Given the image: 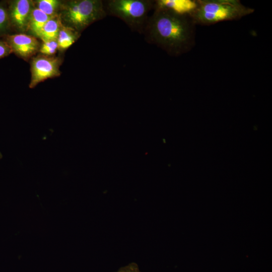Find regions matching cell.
<instances>
[{
  "label": "cell",
  "instance_id": "15",
  "mask_svg": "<svg viewBox=\"0 0 272 272\" xmlns=\"http://www.w3.org/2000/svg\"><path fill=\"white\" fill-rule=\"evenodd\" d=\"M115 272H142L135 262H130L129 264L120 267Z\"/></svg>",
  "mask_w": 272,
  "mask_h": 272
},
{
  "label": "cell",
  "instance_id": "13",
  "mask_svg": "<svg viewBox=\"0 0 272 272\" xmlns=\"http://www.w3.org/2000/svg\"><path fill=\"white\" fill-rule=\"evenodd\" d=\"M58 49L56 40L43 41L40 46L39 51L45 55H51L54 54Z\"/></svg>",
  "mask_w": 272,
  "mask_h": 272
},
{
  "label": "cell",
  "instance_id": "17",
  "mask_svg": "<svg viewBox=\"0 0 272 272\" xmlns=\"http://www.w3.org/2000/svg\"><path fill=\"white\" fill-rule=\"evenodd\" d=\"M3 158V155L0 152V160Z\"/></svg>",
  "mask_w": 272,
  "mask_h": 272
},
{
  "label": "cell",
  "instance_id": "8",
  "mask_svg": "<svg viewBox=\"0 0 272 272\" xmlns=\"http://www.w3.org/2000/svg\"><path fill=\"white\" fill-rule=\"evenodd\" d=\"M195 6L196 0H155L154 8L165 9L180 15L190 16Z\"/></svg>",
  "mask_w": 272,
  "mask_h": 272
},
{
  "label": "cell",
  "instance_id": "4",
  "mask_svg": "<svg viewBox=\"0 0 272 272\" xmlns=\"http://www.w3.org/2000/svg\"><path fill=\"white\" fill-rule=\"evenodd\" d=\"M59 11L63 25L80 33L107 16L101 0L65 1L62 2Z\"/></svg>",
  "mask_w": 272,
  "mask_h": 272
},
{
  "label": "cell",
  "instance_id": "1",
  "mask_svg": "<svg viewBox=\"0 0 272 272\" xmlns=\"http://www.w3.org/2000/svg\"><path fill=\"white\" fill-rule=\"evenodd\" d=\"M195 24L189 15L154 8L143 35L145 40L172 56L190 51L195 44Z\"/></svg>",
  "mask_w": 272,
  "mask_h": 272
},
{
  "label": "cell",
  "instance_id": "14",
  "mask_svg": "<svg viewBox=\"0 0 272 272\" xmlns=\"http://www.w3.org/2000/svg\"><path fill=\"white\" fill-rule=\"evenodd\" d=\"M10 25L8 9L0 3V33L6 31Z\"/></svg>",
  "mask_w": 272,
  "mask_h": 272
},
{
  "label": "cell",
  "instance_id": "7",
  "mask_svg": "<svg viewBox=\"0 0 272 272\" xmlns=\"http://www.w3.org/2000/svg\"><path fill=\"white\" fill-rule=\"evenodd\" d=\"M33 4V2L29 0L11 2L8 8L10 24L20 31H27Z\"/></svg>",
  "mask_w": 272,
  "mask_h": 272
},
{
  "label": "cell",
  "instance_id": "5",
  "mask_svg": "<svg viewBox=\"0 0 272 272\" xmlns=\"http://www.w3.org/2000/svg\"><path fill=\"white\" fill-rule=\"evenodd\" d=\"M61 63V60L58 57L45 55L34 57L31 64V79L29 88H34L47 79L59 76Z\"/></svg>",
  "mask_w": 272,
  "mask_h": 272
},
{
  "label": "cell",
  "instance_id": "16",
  "mask_svg": "<svg viewBox=\"0 0 272 272\" xmlns=\"http://www.w3.org/2000/svg\"><path fill=\"white\" fill-rule=\"evenodd\" d=\"M12 52V49L6 41L0 40V59Z\"/></svg>",
  "mask_w": 272,
  "mask_h": 272
},
{
  "label": "cell",
  "instance_id": "9",
  "mask_svg": "<svg viewBox=\"0 0 272 272\" xmlns=\"http://www.w3.org/2000/svg\"><path fill=\"white\" fill-rule=\"evenodd\" d=\"M62 25L59 13L51 17L42 28L38 38L42 41L56 40Z\"/></svg>",
  "mask_w": 272,
  "mask_h": 272
},
{
  "label": "cell",
  "instance_id": "2",
  "mask_svg": "<svg viewBox=\"0 0 272 272\" xmlns=\"http://www.w3.org/2000/svg\"><path fill=\"white\" fill-rule=\"evenodd\" d=\"M254 12L238 0H196L190 16L195 25L209 26L223 21L238 20Z\"/></svg>",
  "mask_w": 272,
  "mask_h": 272
},
{
  "label": "cell",
  "instance_id": "11",
  "mask_svg": "<svg viewBox=\"0 0 272 272\" xmlns=\"http://www.w3.org/2000/svg\"><path fill=\"white\" fill-rule=\"evenodd\" d=\"M80 34L74 29L62 25L56 39L58 49L64 50L69 48L78 39Z\"/></svg>",
  "mask_w": 272,
  "mask_h": 272
},
{
  "label": "cell",
  "instance_id": "6",
  "mask_svg": "<svg viewBox=\"0 0 272 272\" xmlns=\"http://www.w3.org/2000/svg\"><path fill=\"white\" fill-rule=\"evenodd\" d=\"M6 41L12 52L24 59L33 56L38 51L40 46L35 37L25 34L8 35Z\"/></svg>",
  "mask_w": 272,
  "mask_h": 272
},
{
  "label": "cell",
  "instance_id": "10",
  "mask_svg": "<svg viewBox=\"0 0 272 272\" xmlns=\"http://www.w3.org/2000/svg\"><path fill=\"white\" fill-rule=\"evenodd\" d=\"M50 17L34 6L30 16L27 31L29 30L33 36L38 37L42 28Z\"/></svg>",
  "mask_w": 272,
  "mask_h": 272
},
{
  "label": "cell",
  "instance_id": "3",
  "mask_svg": "<svg viewBox=\"0 0 272 272\" xmlns=\"http://www.w3.org/2000/svg\"><path fill=\"white\" fill-rule=\"evenodd\" d=\"M103 3L107 16L119 18L141 35L155 7V0H106Z\"/></svg>",
  "mask_w": 272,
  "mask_h": 272
},
{
  "label": "cell",
  "instance_id": "12",
  "mask_svg": "<svg viewBox=\"0 0 272 272\" xmlns=\"http://www.w3.org/2000/svg\"><path fill=\"white\" fill-rule=\"evenodd\" d=\"M35 3V7L47 15L52 17L58 14L62 2L58 0H39Z\"/></svg>",
  "mask_w": 272,
  "mask_h": 272
}]
</instances>
